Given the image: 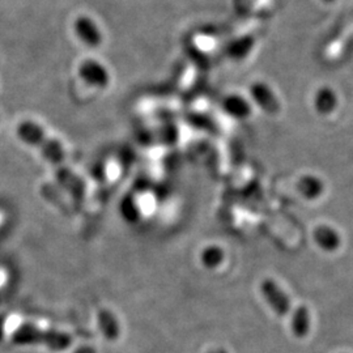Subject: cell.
Instances as JSON below:
<instances>
[{
  "instance_id": "6da1fadb",
  "label": "cell",
  "mask_w": 353,
  "mask_h": 353,
  "mask_svg": "<svg viewBox=\"0 0 353 353\" xmlns=\"http://www.w3.org/2000/svg\"><path fill=\"white\" fill-rule=\"evenodd\" d=\"M16 134L26 144H30L41 151V154L57 168V173L63 176V173H70L65 168V151L58 140L52 139L45 134V130L33 122L19 123Z\"/></svg>"
},
{
  "instance_id": "7a4b0ae2",
  "label": "cell",
  "mask_w": 353,
  "mask_h": 353,
  "mask_svg": "<svg viewBox=\"0 0 353 353\" xmlns=\"http://www.w3.org/2000/svg\"><path fill=\"white\" fill-rule=\"evenodd\" d=\"M12 341L19 345H45L52 351H63L71 345L72 338L65 332L24 323L14 330Z\"/></svg>"
},
{
  "instance_id": "3957f363",
  "label": "cell",
  "mask_w": 353,
  "mask_h": 353,
  "mask_svg": "<svg viewBox=\"0 0 353 353\" xmlns=\"http://www.w3.org/2000/svg\"><path fill=\"white\" fill-rule=\"evenodd\" d=\"M261 290L265 296V301L278 316H285L290 313V297L274 280H270V279L265 280L261 285Z\"/></svg>"
},
{
  "instance_id": "277c9868",
  "label": "cell",
  "mask_w": 353,
  "mask_h": 353,
  "mask_svg": "<svg viewBox=\"0 0 353 353\" xmlns=\"http://www.w3.org/2000/svg\"><path fill=\"white\" fill-rule=\"evenodd\" d=\"M79 76L83 81L96 88H106L110 81V76L100 62L88 59L84 61L79 67Z\"/></svg>"
},
{
  "instance_id": "5b68a950",
  "label": "cell",
  "mask_w": 353,
  "mask_h": 353,
  "mask_svg": "<svg viewBox=\"0 0 353 353\" xmlns=\"http://www.w3.org/2000/svg\"><path fill=\"white\" fill-rule=\"evenodd\" d=\"M75 32L79 39L90 48H97L102 42L101 30L97 24L87 16H81L75 21Z\"/></svg>"
},
{
  "instance_id": "8992f818",
  "label": "cell",
  "mask_w": 353,
  "mask_h": 353,
  "mask_svg": "<svg viewBox=\"0 0 353 353\" xmlns=\"http://www.w3.org/2000/svg\"><path fill=\"white\" fill-rule=\"evenodd\" d=\"M252 99L256 102L265 113L278 114L280 110V103L275 96V93L268 88L263 83H256L252 85Z\"/></svg>"
},
{
  "instance_id": "52a82bcc",
  "label": "cell",
  "mask_w": 353,
  "mask_h": 353,
  "mask_svg": "<svg viewBox=\"0 0 353 353\" xmlns=\"http://www.w3.org/2000/svg\"><path fill=\"white\" fill-rule=\"evenodd\" d=\"M314 241L322 250L328 252L338 250L341 242L339 233L335 229L327 227V225H321V227L316 228Z\"/></svg>"
},
{
  "instance_id": "ba28073f",
  "label": "cell",
  "mask_w": 353,
  "mask_h": 353,
  "mask_svg": "<svg viewBox=\"0 0 353 353\" xmlns=\"http://www.w3.org/2000/svg\"><path fill=\"white\" fill-rule=\"evenodd\" d=\"M99 325L103 336L109 341H117L121 334V327L117 318L112 312L103 309L99 313Z\"/></svg>"
},
{
  "instance_id": "9c48e42d",
  "label": "cell",
  "mask_w": 353,
  "mask_h": 353,
  "mask_svg": "<svg viewBox=\"0 0 353 353\" xmlns=\"http://www.w3.org/2000/svg\"><path fill=\"white\" fill-rule=\"evenodd\" d=\"M310 330V314L306 306H300L292 316V331L296 338H305Z\"/></svg>"
},
{
  "instance_id": "30bf717a",
  "label": "cell",
  "mask_w": 353,
  "mask_h": 353,
  "mask_svg": "<svg viewBox=\"0 0 353 353\" xmlns=\"http://www.w3.org/2000/svg\"><path fill=\"white\" fill-rule=\"evenodd\" d=\"M299 191L306 199H316L322 195L325 186L323 183L313 176H305L299 182Z\"/></svg>"
},
{
  "instance_id": "8fae6325",
  "label": "cell",
  "mask_w": 353,
  "mask_h": 353,
  "mask_svg": "<svg viewBox=\"0 0 353 353\" xmlns=\"http://www.w3.org/2000/svg\"><path fill=\"white\" fill-rule=\"evenodd\" d=\"M224 108L228 114L236 117V118H246L252 113L250 105L245 99L239 97V96H230L225 99L224 101Z\"/></svg>"
},
{
  "instance_id": "7c38bea8",
  "label": "cell",
  "mask_w": 353,
  "mask_h": 353,
  "mask_svg": "<svg viewBox=\"0 0 353 353\" xmlns=\"http://www.w3.org/2000/svg\"><path fill=\"white\" fill-rule=\"evenodd\" d=\"M336 108V96L330 88H322L316 97V109L319 114H330Z\"/></svg>"
},
{
  "instance_id": "4fadbf2b",
  "label": "cell",
  "mask_w": 353,
  "mask_h": 353,
  "mask_svg": "<svg viewBox=\"0 0 353 353\" xmlns=\"http://www.w3.org/2000/svg\"><path fill=\"white\" fill-rule=\"evenodd\" d=\"M224 261V252L217 246H210L202 252L203 265L207 268H216Z\"/></svg>"
},
{
  "instance_id": "5bb4252c",
  "label": "cell",
  "mask_w": 353,
  "mask_h": 353,
  "mask_svg": "<svg viewBox=\"0 0 353 353\" xmlns=\"http://www.w3.org/2000/svg\"><path fill=\"white\" fill-rule=\"evenodd\" d=\"M4 332H6V318L0 316V341L4 338Z\"/></svg>"
},
{
  "instance_id": "9a60e30c",
  "label": "cell",
  "mask_w": 353,
  "mask_h": 353,
  "mask_svg": "<svg viewBox=\"0 0 353 353\" xmlns=\"http://www.w3.org/2000/svg\"><path fill=\"white\" fill-rule=\"evenodd\" d=\"M75 353H97L96 352V350H93L92 347H81V348H79Z\"/></svg>"
},
{
  "instance_id": "2e32d148",
  "label": "cell",
  "mask_w": 353,
  "mask_h": 353,
  "mask_svg": "<svg viewBox=\"0 0 353 353\" xmlns=\"http://www.w3.org/2000/svg\"><path fill=\"white\" fill-rule=\"evenodd\" d=\"M208 353H227L224 350H214V351H211V352Z\"/></svg>"
},
{
  "instance_id": "e0dca14e",
  "label": "cell",
  "mask_w": 353,
  "mask_h": 353,
  "mask_svg": "<svg viewBox=\"0 0 353 353\" xmlns=\"http://www.w3.org/2000/svg\"><path fill=\"white\" fill-rule=\"evenodd\" d=\"M325 1H328V3H330V1H334V0H325Z\"/></svg>"
}]
</instances>
